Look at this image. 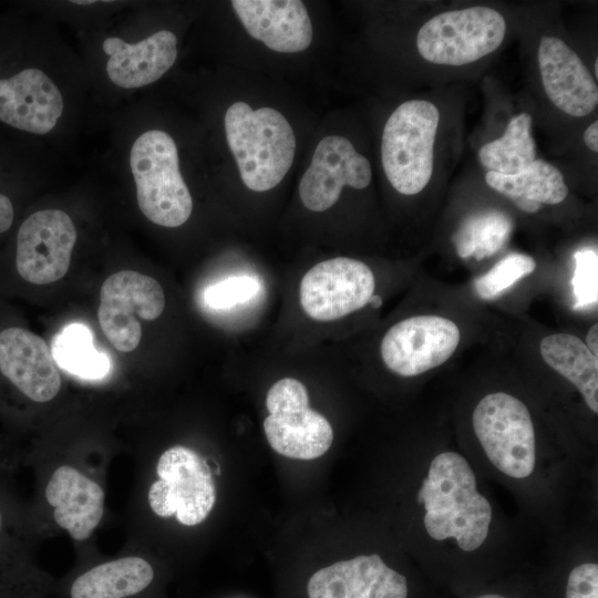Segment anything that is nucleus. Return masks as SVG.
<instances>
[{"instance_id":"a878e982","label":"nucleus","mask_w":598,"mask_h":598,"mask_svg":"<svg viewBox=\"0 0 598 598\" xmlns=\"http://www.w3.org/2000/svg\"><path fill=\"white\" fill-rule=\"evenodd\" d=\"M513 229V220L501 212H486L466 219L455 236L460 257L476 259L489 257L506 243Z\"/></svg>"},{"instance_id":"7c9ffc66","label":"nucleus","mask_w":598,"mask_h":598,"mask_svg":"<svg viewBox=\"0 0 598 598\" xmlns=\"http://www.w3.org/2000/svg\"><path fill=\"white\" fill-rule=\"evenodd\" d=\"M16 220L14 199L6 189H0V236L6 235Z\"/></svg>"},{"instance_id":"423d86ee","label":"nucleus","mask_w":598,"mask_h":598,"mask_svg":"<svg viewBox=\"0 0 598 598\" xmlns=\"http://www.w3.org/2000/svg\"><path fill=\"white\" fill-rule=\"evenodd\" d=\"M474 432L491 463L514 478L529 476L535 466V433L527 406L517 398L494 392L473 412Z\"/></svg>"},{"instance_id":"9d476101","label":"nucleus","mask_w":598,"mask_h":598,"mask_svg":"<svg viewBox=\"0 0 598 598\" xmlns=\"http://www.w3.org/2000/svg\"><path fill=\"white\" fill-rule=\"evenodd\" d=\"M164 308V291L156 279L134 270H122L103 282L97 318L113 347L121 352H131L142 338L137 318L155 320Z\"/></svg>"},{"instance_id":"f257e3e1","label":"nucleus","mask_w":598,"mask_h":598,"mask_svg":"<svg viewBox=\"0 0 598 598\" xmlns=\"http://www.w3.org/2000/svg\"><path fill=\"white\" fill-rule=\"evenodd\" d=\"M417 503L425 509L423 523L431 538H454L464 551L480 548L487 538L492 507L477 492L475 474L461 454L447 451L433 457Z\"/></svg>"},{"instance_id":"e433bc0d","label":"nucleus","mask_w":598,"mask_h":598,"mask_svg":"<svg viewBox=\"0 0 598 598\" xmlns=\"http://www.w3.org/2000/svg\"><path fill=\"white\" fill-rule=\"evenodd\" d=\"M595 75H598V59L595 61Z\"/></svg>"},{"instance_id":"6e6552de","label":"nucleus","mask_w":598,"mask_h":598,"mask_svg":"<svg viewBox=\"0 0 598 598\" xmlns=\"http://www.w3.org/2000/svg\"><path fill=\"white\" fill-rule=\"evenodd\" d=\"M158 478L151 485L147 501L159 517L176 516L185 526L204 522L216 502V487L210 470L195 451L175 445L157 461Z\"/></svg>"},{"instance_id":"c9c22d12","label":"nucleus","mask_w":598,"mask_h":598,"mask_svg":"<svg viewBox=\"0 0 598 598\" xmlns=\"http://www.w3.org/2000/svg\"><path fill=\"white\" fill-rule=\"evenodd\" d=\"M475 598H505L501 595H496V594H486V595H482V596H478V597H475Z\"/></svg>"},{"instance_id":"f03ea898","label":"nucleus","mask_w":598,"mask_h":598,"mask_svg":"<svg viewBox=\"0 0 598 598\" xmlns=\"http://www.w3.org/2000/svg\"><path fill=\"white\" fill-rule=\"evenodd\" d=\"M225 133L243 183L251 190L276 187L290 169L296 136L286 117L272 107L252 110L235 102L225 113Z\"/></svg>"},{"instance_id":"cd10ccee","label":"nucleus","mask_w":598,"mask_h":598,"mask_svg":"<svg viewBox=\"0 0 598 598\" xmlns=\"http://www.w3.org/2000/svg\"><path fill=\"white\" fill-rule=\"evenodd\" d=\"M573 288L576 298L575 308H588L597 303L598 297V256L592 249L575 254Z\"/></svg>"},{"instance_id":"bb28decb","label":"nucleus","mask_w":598,"mask_h":598,"mask_svg":"<svg viewBox=\"0 0 598 598\" xmlns=\"http://www.w3.org/2000/svg\"><path fill=\"white\" fill-rule=\"evenodd\" d=\"M536 261L524 254H509L495 264L486 274L474 281V288L482 299H492L508 289L519 279L533 274Z\"/></svg>"},{"instance_id":"5701e85b","label":"nucleus","mask_w":598,"mask_h":598,"mask_svg":"<svg viewBox=\"0 0 598 598\" xmlns=\"http://www.w3.org/2000/svg\"><path fill=\"white\" fill-rule=\"evenodd\" d=\"M544 361L571 382L581 393L586 404L598 413V359L585 342L569 333H554L542 339Z\"/></svg>"},{"instance_id":"20e7f679","label":"nucleus","mask_w":598,"mask_h":598,"mask_svg":"<svg viewBox=\"0 0 598 598\" xmlns=\"http://www.w3.org/2000/svg\"><path fill=\"white\" fill-rule=\"evenodd\" d=\"M439 121L437 107L424 100L402 103L388 118L381 158L386 178L399 193L414 195L429 184Z\"/></svg>"},{"instance_id":"c85d7f7f","label":"nucleus","mask_w":598,"mask_h":598,"mask_svg":"<svg viewBox=\"0 0 598 598\" xmlns=\"http://www.w3.org/2000/svg\"><path fill=\"white\" fill-rule=\"evenodd\" d=\"M259 282L254 277L236 276L208 287L204 293L206 303L214 309H226L254 298Z\"/></svg>"},{"instance_id":"9b49d317","label":"nucleus","mask_w":598,"mask_h":598,"mask_svg":"<svg viewBox=\"0 0 598 598\" xmlns=\"http://www.w3.org/2000/svg\"><path fill=\"white\" fill-rule=\"evenodd\" d=\"M374 288L373 272L364 262L337 257L305 274L299 288L300 303L310 318L332 321L363 308Z\"/></svg>"},{"instance_id":"c756f323","label":"nucleus","mask_w":598,"mask_h":598,"mask_svg":"<svg viewBox=\"0 0 598 598\" xmlns=\"http://www.w3.org/2000/svg\"><path fill=\"white\" fill-rule=\"evenodd\" d=\"M566 598H598L597 564H580L570 571L566 586Z\"/></svg>"},{"instance_id":"0eeeda50","label":"nucleus","mask_w":598,"mask_h":598,"mask_svg":"<svg viewBox=\"0 0 598 598\" xmlns=\"http://www.w3.org/2000/svg\"><path fill=\"white\" fill-rule=\"evenodd\" d=\"M269 415L264 431L271 448L295 460L322 456L333 442L329 421L309 408L306 386L292 378H283L269 389L266 398Z\"/></svg>"},{"instance_id":"f8f14e48","label":"nucleus","mask_w":598,"mask_h":598,"mask_svg":"<svg viewBox=\"0 0 598 598\" xmlns=\"http://www.w3.org/2000/svg\"><path fill=\"white\" fill-rule=\"evenodd\" d=\"M460 339V329L452 320L415 316L388 330L381 342V357L392 372L414 377L445 363Z\"/></svg>"},{"instance_id":"412c9836","label":"nucleus","mask_w":598,"mask_h":598,"mask_svg":"<svg viewBox=\"0 0 598 598\" xmlns=\"http://www.w3.org/2000/svg\"><path fill=\"white\" fill-rule=\"evenodd\" d=\"M488 186L512 199L523 212L533 214L540 204L556 205L568 194L563 174L554 165L535 159L526 169L514 175L487 172Z\"/></svg>"},{"instance_id":"aec40b11","label":"nucleus","mask_w":598,"mask_h":598,"mask_svg":"<svg viewBox=\"0 0 598 598\" xmlns=\"http://www.w3.org/2000/svg\"><path fill=\"white\" fill-rule=\"evenodd\" d=\"M102 49L109 56L110 80L123 89H137L157 81L173 66L177 39L168 30L157 31L137 43L110 37L103 41Z\"/></svg>"},{"instance_id":"f704fd0d","label":"nucleus","mask_w":598,"mask_h":598,"mask_svg":"<svg viewBox=\"0 0 598 598\" xmlns=\"http://www.w3.org/2000/svg\"><path fill=\"white\" fill-rule=\"evenodd\" d=\"M369 303H371V306L374 307V308H379L382 305V299H381L380 296L373 295L371 297Z\"/></svg>"},{"instance_id":"2f4dec72","label":"nucleus","mask_w":598,"mask_h":598,"mask_svg":"<svg viewBox=\"0 0 598 598\" xmlns=\"http://www.w3.org/2000/svg\"><path fill=\"white\" fill-rule=\"evenodd\" d=\"M584 141L592 152H598V122H592L584 133Z\"/></svg>"},{"instance_id":"39448f33","label":"nucleus","mask_w":598,"mask_h":598,"mask_svg":"<svg viewBox=\"0 0 598 598\" xmlns=\"http://www.w3.org/2000/svg\"><path fill=\"white\" fill-rule=\"evenodd\" d=\"M505 33L506 22L498 11L475 6L442 12L426 21L417 32L416 47L431 63L460 66L494 52Z\"/></svg>"},{"instance_id":"2eb2a0df","label":"nucleus","mask_w":598,"mask_h":598,"mask_svg":"<svg viewBox=\"0 0 598 598\" xmlns=\"http://www.w3.org/2000/svg\"><path fill=\"white\" fill-rule=\"evenodd\" d=\"M64 102L42 70L24 66L0 76V123L21 132L44 135L58 123Z\"/></svg>"},{"instance_id":"ddd939ff","label":"nucleus","mask_w":598,"mask_h":598,"mask_svg":"<svg viewBox=\"0 0 598 598\" xmlns=\"http://www.w3.org/2000/svg\"><path fill=\"white\" fill-rule=\"evenodd\" d=\"M372 177L369 161L342 136L323 137L299 183V196L306 208L323 212L333 206L343 186L365 188Z\"/></svg>"},{"instance_id":"7ed1b4c3","label":"nucleus","mask_w":598,"mask_h":598,"mask_svg":"<svg viewBox=\"0 0 598 598\" xmlns=\"http://www.w3.org/2000/svg\"><path fill=\"white\" fill-rule=\"evenodd\" d=\"M130 166L138 207L148 220L163 227H178L187 221L193 199L169 134L162 130L141 134L131 148Z\"/></svg>"},{"instance_id":"4468645a","label":"nucleus","mask_w":598,"mask_h":598,"mask_svg":"<svg viewBox=\"0 0 598 598\" xmlns=\"http://www.w3.org/2000/svg\"><path fill=\"white\" fill-rule=\"evenodd\" d=\"M0 378L35 403L51 401L61 389V377L48 343L13 323L0 328Z\"/></svg>"},{"instance_id":"6ab92c4d","label":"nucleus","mask_w":598,"mask_h":598,"mask_svg":"<svg viewBox=\"0 0 598 598\" xmlns=\"http://www.w3.org/2000/svg\"><path fill=\"white\" fill-rule=\"evenodd\" d=\"M53 508L55 524L74 540L87 539L99 526L104 512V492L93 480L71 465L52 473L44 491Z\"/></svg>"},{"instance_id":"393cba45","label":"nucleus","mask_w":598,"mask_h":598,"mask_svg":"<svg viewBox=\"0 0 598 598\" xmlns=\"http://www.w3.org/2000/svg\"><path fill=\"white\" fill-rule=\"evenodd\" d=\"M51 353L63 370L83 379H101L111 368L109 357L95 349L90 329L82 323H71L56 334Z\"/></svg>"},{"instance_id":"473e14b6","label":"nucleus","mask_w":598,"mask_h":598,"mask_svg":"<svg viewBox=\"0 0 598 598\" xmlns=\"http://www.w3.org/2000/svg\"><path fill=\"white\" fill-rule=\"evenodd\" d=\"M585 344L595 357H598V324L597 323L592 324L591 328L589 329L586 336Z\"/></svg>"},{"instance_id":"1a4fd4ad","label":"nucleus","mask_w":598,"mask_h":598,"mask_svg":"<svg viewBox=\"0 0 598 598\" xmlns=\"http://www.w3.org/2000/svg\"><path fill=\"white\" fill-rule=\"evenodd\" d=\"M76 230L71 217L60 209H41L19 225L13 249L17 276L31 285L60 280L69 270Z\"/></svg>"},{"instance_id":"b1692460","label":"nucleus","mask_w":598,"mask_h":598,"mask_svg":"<svg viewBox=\"0 0 598 598\" xmlns=\"http://www.w3.org/2000/svg\"><path fill=\"white\" fill-rule=\"evenodd\" d=\"M530 128L532 116L528 113L513 117L499 138L481 147V163L488 172L504 175H514L526 169L536 159Z\"/></svg>"},{"instance_id":"a211bd4d","label":"nucleus","mask_w":598,"mask_h":598,"mask_svg":"<svg viewBox=\"0 0 598 598\" xmlns=\"http://www.w3.org/2000/svg\"><path fill=\"white\" fill-rule=\"evenodd\" d=\"M236 16L254 39L282 53L301 52L311 44L312 24L299 0H234Z\"/></svg>"},{"instance_id":"f3484780","label":"nucleus","mask_w":598,"mask_h":598,"mask_svg":"<svg viewBox=\"0 0 598 598\" xmlns=\"http://www.w3.org/2000/svg\"><path fill=\"white\" fill-rule=\"evenodd\" d=\"M538 65L544 90L560 111L582 117L596 109L597 84L579 55L563 40L540 39Z\"/></svg>"},{"instance_id":"dca6fc26","label":"nucleus","mask_w":598,"mask_h":598,"mask_svg":"<svg viewBox=\"0 0 598 598\" xmlns=\"http://www.w3.org/2000/svg\"><path fill=\"white\" fill-rule=\"evenodd\" d=\"M309 598H406V578L377 554L341 560L316 571Z\"/></svg>"},{"instance_id":"72a5a7b5","label":"nucleus","mask_w":598,"mask_h":598,"mask_svg":"<svg viewBox=\"0 0 598 598\" xmlns=\"http://www.w3.org/2000/svg\"><path fill=\"white\" fill-rule=\"evenodd\" d=\"M4 530H6V512L0 503V549H2V544L4 540Z\"/></svg>"},{"instance_id":"4be33fe9","label":"nucleus","mask_w":598,"mask_h":598,"mask_svg":"<svg viewBox=\"0 0 598 598\" xmlns=\"http://www.w3.org/2000/svg\"><path fill=\"white\" fill-rule=\"evenodd\" d=\"M154 578L153 567L137 556L97 565L72 584L71 598H126L144 590Z\"/></svg>"}]
</instances>
